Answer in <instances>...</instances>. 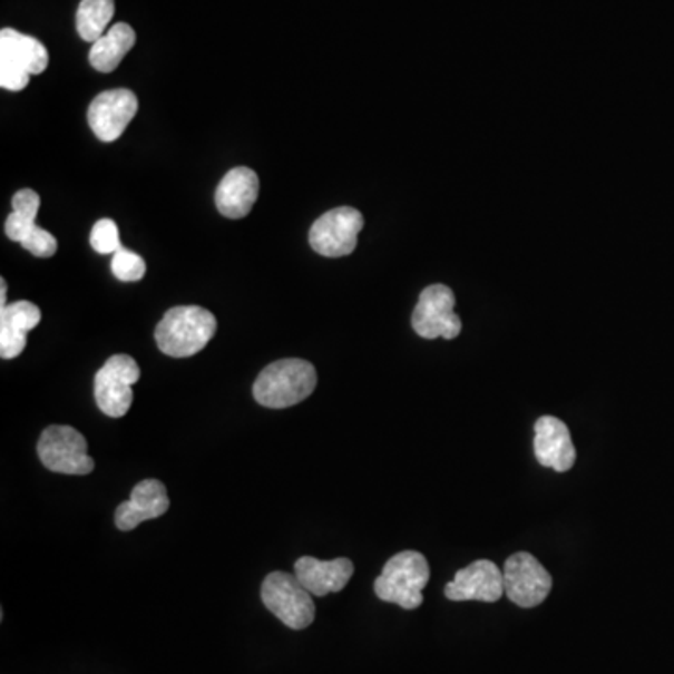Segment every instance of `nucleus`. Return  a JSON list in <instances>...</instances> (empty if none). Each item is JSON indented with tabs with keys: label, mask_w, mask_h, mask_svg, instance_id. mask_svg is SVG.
I'll return each mask as SVG.
<instances>
[{
	"label": "nucleus",
	"mask_w": 674,
	"mask_h": 674,
	"mask_svg": "<svg viewBox=\"0 0 674 674\" xmlns=\"http://www.w3.org/2000/svg\"><path fill=\"white\" fill-rule=\"evenodd\" d=\"M318 387V371L307 360L285 358L266 365L253 384V398L266 409H289L310 398Z\"/></svg>",
	"instance_id": "f257e3e1"
},
{
	"label": "nucleus",
	"mask_w": 674,
	"mask_h": 674,
	"mask_svg": "<svg viewBox=\"0 0 674 674\" xmlns=\"http://www.w3.org/2000/svg\"><path fill=\"white\" fill-rule=\"evenodd\" d=\"M217 321L201 305H178L165 313L154 332L159 351L173 358H189L203 351L216 335Z\"/></svg>",
	"instance_id": "f03ea898"
},
{
	"label": "nucleus",
	"mask_w": 674,
	"mask_h": 674,
	"mask_svg": "<svg viewBox=\"0 0 674 674\" xmlns=\"http://www.w3.org/2000/svg\"><path fill=\"white\" fill-rule=\"evenodd\" d=\"M431 569L422 553L401 551L393 555L375 580L377 598L403 609H418L423 602Z\"/></svg>",
	"instance_id": "7ed1b4c3"
},
{
	"label": "nucleus",
	"mask_w": 674,
	"mask_h": 674,
	"mask_svg": "<svg viewBox=\"0 0 674 674\" xmlns=\"http://www.w3.org/2000/svg\"><path fill=\"white\" fill-rule=\"evenodd\" d=\"M48 65V49L40 40L18 30H0V87L19 92L30 76H40Z\"/></svg>",
	"instance_id": "20e7f679"
},
{
	"label": "nucleus",
	"mask_w": 674,
	"mask_h": 674,
	"mask_svg": "<svg viewBox=\"0 0 674 674\" xmlns=\"http://www.w3.org/2000/svg\"><path fill=\"white\" fill-rule=\"evenodd\" d=\"M261 598L266 609L291 629H305L315 621L313 594L294 574L272 572L266 575L261 587Z\"/></svg>",
	"instance_id": "39448f33"
},
{
	"label": "nucleus",
	"mask_w": 674,
	"mask_h": 674,
	"mask_svg": "<svg viewBox=\"0 0 674 674\" xmlns=\"http://www.w3.org/2000/svg\"><path fill=\"white\" fill-rule=\"evenodd\" d=\"M38 458L43 467L60 475H90L95 459L88 456L87 439L71 426H51L38 440Z\"/></svg>",
	"instance_id": "423d86ee"
},
{
	"label": "nucleus",
	"mask_w": 674,
	"mask_h": 674,
	"mask_svg": "<svg viewBox=\"0 0 674 674\" xmlns=\"http://www.w3.org/2000/svg\"><path fill=\"white\" fill-rule=\"evenodd\" d=\"M141 379V370L128 354H115L95 377V398L106 417L123 418L134 403L135 382Z\"/></svg>",
	"instance_id": "0eeeda50"
},
{
	"label": "nucleus",
	"mask_w": 674,
	"mask_h": 674,
	"mask_svg": "<svg viewBox=\"0 0 674 674\" xmlns=\"http://www.w3.org/2000/svg\"><path fill=\"white\" fill-rule=\"evenodd\" d=\"M412 329L423 340H456L461 334V319L456 313V294L442 283L423 289L412 311Z\"/></svg>",
	"instance_id": "6e6552de"
},
{
	"label": "nucleus",
	"mask_w": 674,
	"mask_h": 674,
	"mask_svg": "<svg viewBox=\"0 0 674 674\" xmlns=\"http://www.w3.org/2000/svg\"><path fill=\"white\" fill-rule=\"evenodd\" d=\"M364 229L362 212L340 206L326 212L311 225L310 246L323 257H345L358 246V235Z\"/></svg>",
	"instance_id": "1a4fd4ad"
},
{
	"label": "nucleus",
	"mask_w": 674,
	"mask_h": 674,
	"mask_svg": "<svg viewBox=\"0 0 674 674\" xmlns=\"http://www.w3.org/2000/svg\"><path fill=\"white\" fill-rule=\"evenodd\" d=\"M505 594L522 609H533L546 602L551 593L553 577L544 564L530 553H516L506 560Z\"/></svg>",
	"instance_id": "9d476101"
},
{
	"label": "nucleus",
	"mask_w": 674,
	"mask_h": 674,
	"mask_svg": "<svg viewBox=\"0 0 674 674\" xmlns=\"http://www.w3.org/2000/svg\"><path fill=\"white\" fill-rule=\"evenodd\" d=\"M40 203V195L32 189H19L18 194L13 195V212L8 216L4 231L10 241L21 244L35 257L49 258L57 253L59 244L49 231L36 225Z\"/></svg>",
	"instance_id": "9b49d317"
},
{
	"label": "nucleus",
	"mask_w": 674,
	"mask_h": 674,
	"mask_svg": "<svg viewBox=\"0 0 674 674\" xmlns=\"http://www.w3.org/2000/svg\"><path fill=\"white\" fill-rule=\"evenodd\" d=\"M139 109L137 96L128 88H113L96 96L88 107V126L104 143L120 139Z\"/></svg>",
	"instance_id": "f8f14e48"
},
{
	"label": "nucleus",
	"mask_w": 674,
	"mask_h": 674,
	"mask_svg": "<svg viewBox=\"0 0 674 674\" xmlns=\"http://www.w3.org/2000/svg\"><path fill=\"white\" fill-rule=\"evenodd\" d=\"M446 598L452 602H486L495 604L505 594V574L491 560H476L459 569L445 588Z\"/></svg>",
	"instance_id": "ddd939ff"
},
{
	"label": "nucleus",
	"mask_w": 674,
	"mask_h": 674,
	"mask_svg": "<svg viewBox=\"0 0 674 674\" xmlns=\"http://www.w3.org/2000/svg\"><path fill=\"white\" fill-rule=\"evenodd\" d=\"M534 453L541 467L568 472L577 459L568 426L555 417L539 418L534 426Z\"/></svg>",
	"instance_id": "4468645a"
},
{
	"label": "nucleus",
	"mask_w": 674,
	"mask_h": 674,
	"mask_svg": "<svg viewBox=\"0 0 674 674\" xmlns=\"http://www.w3.org/2000/svg\"><path fill=\"white\" fill-rule=\"evenodd\" d=\"M167 489L159 480H143L134 487L128 502H123L115 511L118 530H134L143 521L158 519L169 510Z\"/></svg>",
	"instance_id": "2eb2a0df"
},
{
	"label": "nucleus",
	"mask_w": 674,
	"mask_h": 674,
	"mask_svg": "<svg viewBox=\"0 0 674 674\" xmlns=\"http://www.w3.org/2000/svg\"><path fill=\"white\" fill-rule=\"evenodd\" d=\"M354 564L349 558L335 560H319L313 557H302L294 564V575L313 596L324 598L332 593H341L349 585Z\"/></svg>",
	"instance_id": "dca6fc26"
},
{
	"label": "nucleus",
	"mask_w": 674,
	"mask_h": 674,
	"mask_svg": "<svg viewBox=\"0 0 674 674\" xmlns=\"http://www.w3.org/2000/svg\"><path fill=\"white\" fill-rule=\"evenodd\" d=\"M258 197V176L250 167H235L223 176L216 189V206L219 214L231 219H241L252 212Z\"/></svg>",
	"instance_id": "f3484780"
},
{
	"label": "nucleus",
	"mask_w": 674,
	"mask_h": 674,
	"mask_svg": "<svg viewBox=\"0 0 674 674\" xmlns=\"http://www.w3.org/2000/svg\"><path fill=\"white\" fill-rule=\"evenodd\" d=\"M41 321V311L29 300L0 307V356L18 358L27 346V334Z\"/></svg>",
	"instance_id": "a211bd4d"
},
{
	"label": "nucleus",
	"mask_w": 674,
	"mask_h": 674,
	"mask_svg": "<svg viewBox=\"0 0 674 674\" xmlns=\"http://www.w3.org/2000/svg\"><path fill=\"white\" fill-rule=\"evenodd\" d=\"M135 40H137V36L128 23L113 25L100 40L92 43L88 60L92 68L100 74H111L117 70L124 57L131 51Z\"/></svg>",
	"instance_id": "6ab92c4d"
},
{
	"label": "nucleus",
	"mask_w": 674,
	"mask_h": 674,
	"mask_svg": "<svg viewBox=\"0 0 674 674\" xmlns=\"http://www.w3.org/2000/svg\"><path fill=\"white\" fill-rule=\"evenodd\" d=\"M115 16V0H81L79 10H77V32L82 40H100L106 35L107 27Z\"/></svg>",
	"instance_id": "aec40b11"
},
{
	"label": "nucleus",
	"mask_w": 674,
	"mask_h": 674,
	"mask_svg": "<svg viewBox=\"0 0 674 674\" xmlns=\"http://www.w3.org/2000/svg\"><path fill=\"white\" fill-rule=\"evenodd\" d=\"M111 272L118 282H141L145 274H147V263H145L141 255H137L128 247L123 246L113 255Z\"/></svg>",
	"instance_id": "412c9836"
},
{
	"label": "nucleus",
	"mask_w": 674,
	"mask_h": 674,
	"mask_svg": "<svg viewBox=\"0 0 674 674\" xmlns=\"http://www.w3.org/2000/svg\"><path fill=\"white\" fill-rule=\"evenodd\" d=\"M90 246L101 255H115L123 247L117 223L107 219V217L96 222L92 233H90Z\"/></svg>",
	"instance_id": "4be33fe9"
}]
</instances>
